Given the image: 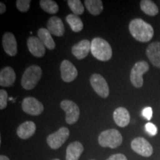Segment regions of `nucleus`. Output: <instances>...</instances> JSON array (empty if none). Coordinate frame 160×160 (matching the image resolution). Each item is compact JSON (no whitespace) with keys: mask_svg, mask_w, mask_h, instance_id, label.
<instances>
[{"mask_svg":"<svg viewBox=\"0 0 160 160\" xmlns=\"http://www.w3.org/2000/svg\"><path fill=\"white\" fill-rule=\"evenodd\" d=\"M16 81V73L11 67L7 66L0 71V85L3 87H11Z\"/></svg>","mask_w":160,"mask_h":160,"instance_id":"f3484780","label":"nucleus"},{"mask_svg":"<svg viewBox=\"0 0 160 160\" xmlns=\"http://www.w3.org/2000/svg\"><path fill=\"white\" fill-rule=\"evenodd\" d=\"M23 111L29 115L39 116L44 111V106L41 102L34 97H26L22 103Z\"/></svg>","mask_w":160,"mask_h":160,"instance_id":"1a4fd4ad","label":"nucleus"},{"mask_svg":"<svg viewBox=\"0 0 160 160\" xmlns=\"http://www.w3.org/2000/svg\"><path fill=\"white\" fill-rule=\"evenodd\" d=\"M91 51L96 59L102 62L108 61L111 59L113 54L110 44L100 37H96L92 40Z\"/></svg>","mask_w":160,"mask_h":160,"instance_id":"f03ea898","label":"nucleus"},{"mask_svg":"<svg viewBox=\"0 0 160 160\" xmlns=\"http://www.w3.org/2000/svg\"><path fill=\"white\" fill-rule=\"evenodd\" d=\"M149 70L148 63L145 61L138 62L131 69L130 79L132 85L137 88H139L143 85V74Z\"/></svg>","mask_w":160,"mask_h":160,"instance_id":"39448f33","label":"nucleus"},{"mask_svg":"<svg viewBox=\"0 0 160 160\" xmlns=\"http://www.w3.org/2000/svg\"><path fill=\"white\" fill-rule=\"evenodd\" d=\"M131 148L138 154L149 157L153 154V147L145 138L137 137L131 142Z\"/></svg>","mask_w":160,"mask_h":160,"instance_id":"9d476101","label":"nucleus"},{"mask_svg":"<svg viewBox=\"0 0 160 160\" xmlns=\"http://www.w3.org/2000/svg\"><path fill=\"white\" fill-rule=\"evenodd\" d=\"M66 21L68 23L72 31L75 33L80 32L83 29L82 21L78 16L75 14H68L66 17Z\"/></svg>","mask_w":160,"mask_h":160,"instance_id":"5701e85b","label":"nucleus"},{"mask_svg":"<svg viewBox=\"0 0 160 160\" xmlns=\"http://www.w3.org/2000/svg\"><path fill=\"white\" fill-rule=\"evenodd\" d=\"M39 5L44 11L51 14H55L59 11V6L53 0H41L39 2Z\"/></svg>","mask_w":160,"mask_h":160,"instance_id":"393cba45","label":"nucleus"},{"mask_svg":"<svg viewBox=\"0 0 160 160\" xmlns=\"http://www.w3.org/2000/svg\"><path fill=\"white\" fill-rule=\"evenodd\" d=\"M6 11V5L3 2H0V13L2 14Z\"/></svg>","mask_w":160,"mask_h":160,"instance_id":"2f4dec72","label":"nucleus"},{"mask_svg":"<svg viewBox=\"0 0 160 160\" xmlns=\"http://www.w3.org/2000/svg\"><path fill=\"white\" fill-rule=\"evenodd\" d=\"M53 160H60V159H53Z\"/></svg>","mask_w":160,"mask_h":160,"instance_id":"72a5a7b5","label":"nucleus"},{"mask_svg":"<svg viewBox=\"0 0 160 160\" xmlns=\"http://www.w3.org/2000/svg\"><path fill=\"white\" fill-rule=\"evenodd\" d=\"M0 160H10V159L9 158L6 157V156L1 155V157H0Z\"/></svg>","mask_w":160,"mask_h":160,"instance_id":"473e14b6","label":"nucleus"},{"mask_svg":"<svg viewBox=\"0 0 160 160\" xmlns=\"http://www.w3.org/2000/svg\"><path fill=\"white\" fill-rule=\"evenodd\" d=\"M61 78L65 82H71L78 76L77 69L68 60H63L60 65Z\"/></svg>","mask_w":160,"mask_h":160,"instance_id":"9b49d317","label":"nucleus"},{"mask_svg":"<svg viewBox=\"0 0 160 160\" xmlns=\"http://www.w3.org/2000/svg\"><path fill=\"white\" fill-rule=\"evenodd\" d=\"M2 46L4 51L10 57H14L17 53V42L15 36L7 32L2 37Z\"/></svg>","mask_w":160,"mask_h":160,"instance_id":"ddd939ff","label":"nucleus"},{"mask_svg":"<svg viewBox=\"0 0 160 160\" xmlns=\"http://www.w3.org/2000/svg\"><path fill=\"white\" fill-rule=\"evenodd\" d=\"M31 1V0H17L16 2L17 9L21 12H28L30 9Z\"/></svg>","mask_w":160,"mask_h":160,"instance_id":"bb28decb","label":"nucleus"},{"mask_svg":"<svg viewBox=\"0 0 160 160\" xmlns=\"http://www.w3.org/2000/svg\"><path fill=\"white\" fill-rule=\"evenodd\" d=\"M85 5L89 13L93 16L99 15L103 11V3L101 0H85Z\"/></svg>","mask_w":160,"mask_h":160,"instance_id":"4be33fe9","label":"nucleus"},{"mask_svg":"<svg viewBox=\"0 0 160 160\" xmlns=\"http://www.w3.org/2000/svg\"><path fill=\"white\" fill-rule=\"evenodd\" d=\"M99 145L103 148H116L122 142V136L116 129H109L100 133L98 138Z\"/></svg>","mask_w":160,"mask_h":160,"instance_id":"20e7f679","label":"nucleus"},{"mask_svg":"<svg viewBox=\"0 0 160 160\" xmlns=\"http://www.w3.org/2000/svg\"><path fill=\"white\" fill-rule=\"evenodd\" d=\"M91 49V42L88 39H83L72 47L71 51L73 55L77 59L81 60L88 55Z\"/></svg>","mask_w":160,"mask_h":160,"instance_id":"f8f14e48","label":"nucleus"},{"mask_svg":"<svg viewBox=\"0 0 160 160\" xmlns=\"http://www.w3.org/2000/svg\"><path fill=\"white\" fill-rule=\"evenodd\" d=\"M68 5L73 13V14L77 16L82 15L85 11L84 6L80 0H68Z\"/></svg>","mask_w":160,"mask_h":160,"instance_id":"a878e982","label":"nucleus"},{"mask_svg":"<svg viewBox=\"0 0 160 160\" xmlns=\"http://www.w3.org/2000/svg\"><path fill=\"white\" fill-rule=\"evenodd\" d=\"M42 76V71L39 66L35 65L29 66L24 72L22 77V86L24 89L28 91L33 89L41 79Z\"/></svg>","mask_w":160,"mask_h":160,"instance_id":"7ed1b4c3","label":"nucleus"},{"mask_svg":"<svg viewBox=\"0 0 160 160\" xmlns=\"http://www.w3.org/2000/svg\"><path fill=\"white\" fill-rule=\"evenodd\" d=\"M90 82L94 91L102 98H107L109 96V87L102 76L93 73L90 79Z\"/></svg>","mask_w":160,"mask_h":160,"instance_id":"6e6552de","label":"nucleus"},{"mask_svg":"<svg viewBox=\"0 0 160 160\" xmlns=\"http://www.w3.org/2000/svg\"><path fill=\"white\" fill-rule=\"evenodd\" d=\"M129 31L132 37L141 42H148L153 37V27L142 19H133L129 24Z\"/></svg>","mask_w":160,"mask_h":160,"instance_id":"f257e3e1","label":"nucleus"},{"mask_svg":"<svg viewBox=\"0 0 160 160\" xmlns=\"http://www.w3.org/2000/svg\"><path fill=\"white\" fill-rule=\"evenodd\" d=\"M27 45L31 54L36 57L41 58L45 54V46L38 37H29L27 41Z\"/></svg>","mask_w":160,"mask_h":160,"instance_id":"4468645a","label":"nucleus"},{"mask_svg":"<svg viewBox=\"0 0 160 160\" xmlns=\"http://www.w3.org/2000/svg\"><path fill=\"white\" fill-rule=\"evenodd\" d=\"M38 38L41 40L43 45L49 50H53L55 48V42L51 37V33L48 31L47 28H39L38 31Z\"/></svg>","mask_w":160,"mask_h":160,"instance_id":"412c9836","label":"nucleus"},{"mask_svg":"<svg viewBox=\"0 0 160 160\" xmlns=\"http://www.w3.org/2000/svg\"><path fill=\"white\" fill-rule=\"evenodd\" d=\"M70 131L65 127L60 128L57 132L47 137V143L52 149H58L65 142L69 137Z\"/></svg>","mask_w":160,"mask_h":160,"instance_id":"0eeeda50","label":"nucleus"},{"mask_svg":"<svg viewBox=\"0 0 160 160\" xmlns=\"http://www.w3.org/2000/svg\"><path fill=\"white\" fill-rule=\"evenodd\" d=\"M8 99V96L7 91L2 89L0 91V109L3 110L7 107Z\"/></svg>","mask_w":160,"mask_h":160,"instance_id":"cd10ccee","label":"nucleus"},{"mask_svg":"<svg viewBox=\"0 0 160 160\" xmlns=\"http://www.w3.org/2000/svg\"><path fill=\"white\" fill-rule=\"evenodd\" d=\"M61 108L65 112V121L69 125L75 124L79 118L80 111L78 105L71 100H63L60 103Z\"/></svg>","mask_w":160,"mask_h":160,"instance_id":"423d86ee","label":"nucleus"},{"mask_svg":"<svg viewBox=\"0 0 160 160\" xmlns=\"http://www.w3.org/2000/svg\"><path fill=\"white\" fill-rule=\"evenodd\" d=\"M47 29L51 34L56 37H62L65 33V26L60 18L52 17L47 23Z\"/></svg>","mask_w":160,"mask_h":160,"instance_id":"2eb2a0df","label":"nucleus"},{"mask_svg":"<svg viewBox=\"0 0 160 160\" xmlns=\"http://www.w3.org/2000/svg\"><path fill=\"white\" fill-rule=\"evenodd\" d=\"M107 160H128L127 158L122 153H116L110 157Z\"/></svg>","mask_w":160,"mask_h":160,"instance_id":"7c9ffc66","label":"nucleus"},{"mask_svg":"<svg viewBox=\"0 0 160 160\" xmlns=\"http://www.w3.org/2000/svg\"><path fill=\"white\" fill-rule=\"evenodd\" d=\"M36 128L37 127L33 122L27 121L21 124L18 127L17 133L18 137L22 139H27L34 134Z\"/></svg>","mask_w":160,"mask_h":160,"instance_id":"6ab92c4d","label":"nucleus"},{"mask_svg":"<svg viewBox=\"0 0 160 160\" xmlns=\"http://www.w3.org/2000/svg\"><path fill=\"white\" fill-rule=\"evenodd\" d=\"M84 151L82 144L79 142H73L66 149V160H79Z\"/></svg>","mask_w":160,"mask_h":160,"instance_id":"aec40b11","label":"nucleus"},{"mask_svg":"<svg viewBox=\"0 0 160 160\" xmlns=\"http://www.w3.org/2000/svg\"><path fill=\"white\" fill-rule=\"evenodd\" d=\"M142 114L145 119H147L148 121H150L152 119L153 117V109L151 107H147L142 110Z\"/></svg>","mask_w":160,"mask_h":160,"instance_id":"c756f323","label":"nucleus"},{"mask_svg":"<svg viewBox=\"0 0 160 160\" xmlns=\"http://www.w3.org/2000/svg\"><path fill=\"white\" fill-rule=\"evenodd\" d=\"M145 128V131H147L151 136H155L157 133V131H158L157 128L154 124L148 122L146 124Z\"/></svg>","mask_w":160,"mask_h":160,"instance_id":"c85d7f7f","label":"nucleus"},{"mask_svg":"<svg viewBox=\"0 0 160 160\" xmlns=\"http://www.w3.org/2000/svg\"><path fill=\"white\" fill-rule=\"evenodd\" d=\"M113 117L116 124L121 128H125L128 126L131 120L128 111L122 107L116 109L113 112Z\"/></svg>","mask_w":160,"mask_h":160,"instance_id":"a211bd4d","label":"nucleus"},{"mask_svg":"<svg viewBox=\"0 0 160 160\" xmlns=\"http://www.w3.org/2000/svg\"><path fill=\"white\" fill-rule=\"evenodd\" d=\"M140 8L144 13L151 17H154L159 13L157 5L150 0H142L140 2Z\"/></svg>","mask_w":160,"mask_h":160,"instance_id":"b1692460","label":"nucleus"},{"mask_svg":"<svg viewBox=\"0 0 160 160\" xmlns=\"http://www.w3.org/2000/svg\"><path fill=\"white\" fill-rule=\"evenodd\" d=\"M146 54L152 65L160 68V42L150 44L146 49Z\"/></svg>","mask_w":160,"mask_h":160,"instance_id":"dca6fc26","label":"nucleus"}]
</instances>
